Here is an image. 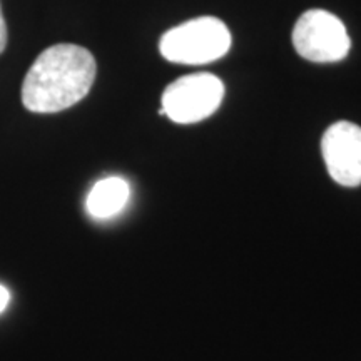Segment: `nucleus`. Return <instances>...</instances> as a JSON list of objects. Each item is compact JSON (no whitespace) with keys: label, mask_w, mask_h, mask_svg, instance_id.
Instances as JSON below:
<instances>
[{"label":"nucleus","mask_w":361,"mask_h":361,"mask_svg":"<svg viewBox=\"0 0 361 361\" xmlns=\"http://www.w3.org/2000/svg\"><path fill=\"white\" fill-rule=\"evenodd\" d=\"M96 72V59L87 49L74 44L52 45L40 52L25 74L24 107L37 114L69 109L87 96Z\"/></svg>","instance_id":"1"},{"label":"nucleus","mask_w":361,"mask_h":361,"mask_svg":"<svg viewBox=\"0 0 361 361\" xmlns=\"http://www.w3.org/2000/svg\"><path fill=\"white\" fill-rule=\"evenodd\" d=\"M231 34L216 17H197L171 29L161 37L159 51L166 61L184 66L209 64L226 56Z\"/></svg>","instance_id":"2"},{"label":"nucleus","mask_w":361,"mask_h":361,"mask_svg":"<svg viewBox=\"0 0 361 361\" xmlns=\"http://www.w3.org/2000/svg\"><path fill=\"white\" fill-rule=\"evenodd\" d=\"M224 97V84L207 72L184 75L166 87L162 94L161 116L173 123L194 124L213 116Z\"/></svg>","instance_id":"3"},{"label":"nucleus","mask_w":361,"mask_h":361,"mask_svg":"<svg viewBox=\"0 0 361 361\" xmlns=\"http://www.w3.org/2000/svg\"><path fill=\"white\" fill-rule=\"evenodd\" d=\"M293 45L306 61L326 64L348 56L351 40L345 24L336 16L313 8L298 19L293 29Z\"/></svg>","instance_id":"4"},{"label":"nucleus","mask_w":361,"mask_h":361,"mask_svg":"<svg viewBox=\"0 0 361 361\" xmlns=\"http://www.w3.org/2000/svg\"><path fill=\"white\" fill-rule=\"evenodd\" d=\"M324 164L333 180L345 188L361 184V128L348 121L329 126L322 139Z\"/></svg>","instance_id":"5"},{"label":"nucleus","mask_w":361,"mask_h":361,"mask_svg":"<svg viewBox=\"0 0 361 361\" xmlns=\"http://www.w3.org/2000/svg\"><path fill=\"white\" fill-rule=\"evenodd\" d=\"M129 194V184L123 178H106L90 189L85 206L92 218L109 219L124 209Z\"/></svg>","instance_id":"6"},{"label":"nucleus","mask_w":361,"mask_h":361,"mask_svg":"<svg viewBox=\"0 0 361 361\" xmlns=\"http://www.w3.org/2000/svg\"><path fill=\"white\" fill-rule=\"evenodd\" d=\"M6 45H7V24H6V19H4L2 6H0V54L6 51Z\"/></svg>","instance_id":"7"},{"label":"nucleus","mask_w":361,"mask_h":361,"mask_svg":"<svg viewBox=\"0 0 361 361\" xmlns=\"http://www.w3.org/2000/svg\"><path fill=\"white\" fill-rule=\"evenodd\" d=\"M8 301H11V293H8L6 286L0 284V313L6 311V308L8 306Z\"/></svg>","instance_id":"8"}]
</instances>
